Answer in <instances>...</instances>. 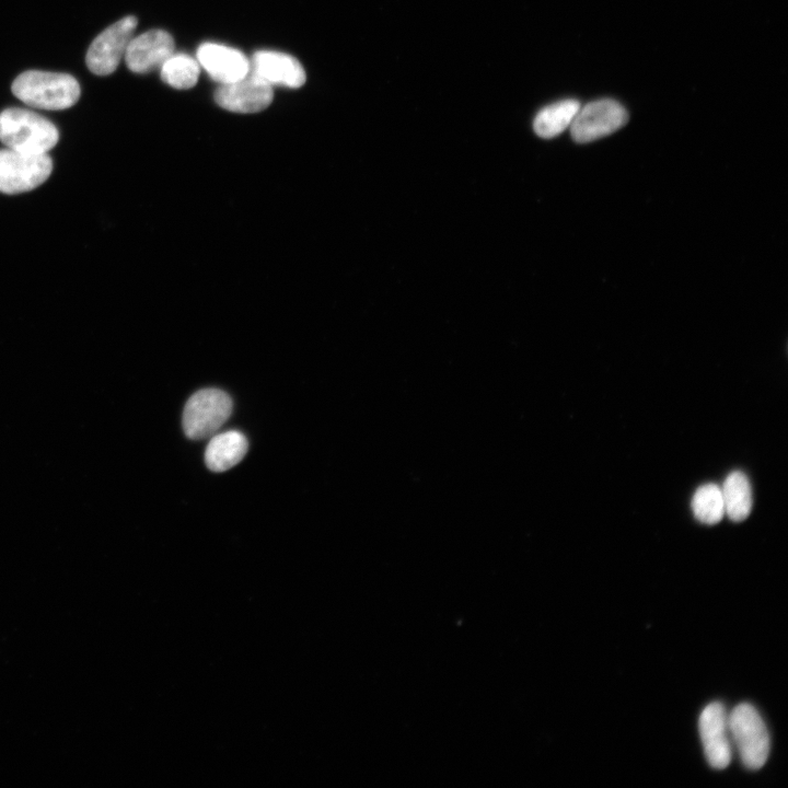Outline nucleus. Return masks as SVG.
Masks as SVG:
<instances>
[{"label":"nucleus","instance_id":"5","mask_svg":"<svg viewBox=\"0 0 788 788\" xmlns=\"http://www.w3.org/2000/svg\"><path fill=\"white\" fill-rule=\"evenodd\" d=\"M53 172L47 153H26L0 149V193L15 195L44 184Z\"/></svg>","mask_w":788,"mask_h":788},{"label":"nucleus","instance_id":"12","mask_svg":"<svg viewBox=\"0 0 788 788\" xmlns=\"http://www.w3.org/2000/svg\"><path fill=\"white\" fill-rule=\"evenodd\" d=\"M251 70L268 83L287 88H300L305 82L302 65L294 57L271 50H259L254 54Z\"/></svg>","mask_w":788,"mask_h":788},{"label":"nucleus","instance_id":"13","mask_svg":"<svg viewBox=\"0 0 788 788\" xmlns=\"http://www.w3.org/2000/svg\"><path fill=\"white\" fill-rule=\"evenodd\" d=\"M247 448L246 437L237 430L216 433L205 451L206 465L212 472L227 471L245 456Z\"/></svg>","mask_w":788,"mask_h":788},{"label":"nucleus","instance_id":"8","mask_svg":"<svg viewBox=\"0 0 788 788\" xmlns=\"http://www.w3.org/2000/svg\"><path fill=\"white\" fill-rule=\"evenodd\" d=\"M273 97L271 84L253 70L234 82L221 84L215 92V101L220 107L243 114L265 109Z\"/></svg>","mask_w":788,"mask_h":788},{"label":"nucleus","instance_id":"17","mask_svg":"<svg viewBox=\"0 0 788 788\" xmlns=\"http://www.w3.org/2000/svg\"><path fill=\"white\" fill-rule=\"evenodd\" d=\"M692 510L702 523H718L725 517L721 488L711 483L698 487L692 498Z\"/></svg>","mask_w":788,"mask_h":788},{"label":"nucleus","instance_id":"9","mask_svg":"<svg viewBox=\"0 0 788 788\" xmlns=\"http://www.w3.org/2000/svg\"><path fill=\"white\" fill-rule=\"evenodd\" d=\"M728 714L719 702L707 705L698 720V730L708 764L716 769L726 768L732 757Z\"/></svg>","mask_w":788,"mask_h":788},{"label":"nucleus","instance_id":"16","mask_svg":"<svg viewBox=\"0 0 788 788\" xmlns=\"http://www.w3.org/2000/svg\"><path fill=\"white\" fill-rule=\"evenodd\" d=\"M160 68L161 79L172 88L182 90L193 88L200 72L198 61L186 54H172Z\"/></svg>","mask_w":788,"mask_h":788},{"label":"nucleus","instance_id":"11","mask_svg":"<svg viewBox=\"0 0 788 788\" xmlns=\"http://www.w3.org/2000/svg\"><path fill=\"white\" fill-rule=\"evenodd\" d=\"M197 61L220 84L234 82L251 70V61L240 50L216 43L201 44Z\"/></svg>","mask_w":788,"mask_h":788},{"label":"nucleus","instance_id":"4","mask_svg":"<svg viewBox=\"0 0 788 788\" xmlns=\"http://www.w3.org/2000/svg\"><path fill=\"white\" fill-rule=\"evenodd\" d=\"M233 402L228 393L219 389H202L187 401L183 412V430L187 438L204 440L211 438L228 420Z\"/></svg>","mask_w":788,"mask_h":788},{"label":"nucleus","instance_id":"2","mask_svg":"<svg viewBox=\"0 0 788 788\" xmlns=\"http://www.w3.org/2000/svg\"><path fill=\"white\" fill-rule=\"evenodd\" d=\"M58 140L56 126L35 112L11 107L0 113V141L9 149L47 153Z\"/></svg>","mask_w":788,"mask_h":788},{"label":"nucleus","instance_id":"3","mask_svg":"<svg viewBox=\"0 0 788 788\" xmlns=\"http://www.w3.org/2000/svg\"><path fill=\"white\" fill-rule=\"evenodd\" d=\"M731 743L734 744L741 762L756 770L766 763L770 740L764 720L752 705L743 703L728 714Z\"/></svg>","mask_w":788,"mask_h":788},{"label":"nucleus","instance_id":"7","mask_svg":"<svg viewBox=\"0 0 788 788\" xmlns=\"http://www.w3.org/2000/svg\"><path fill=\"white\" fill-rule=\"evenodd\" d=\"M627 120V112L618 102L596 100L579 107L570 125L571 137L578 143H587L613 134Z\"/></svg>","mask_w":788,"mask_h":788},{"label":"nucleus","instance_id":"1","mask_svg":"<svg viewBox=\"0 0 788 788\" xmlns=\"http://www.w3.org/2000/svg\"><path fill=\"white\" fill-rule=\"evenodd\" d=\"M11 90L26 105L48 111L69 108L80 97L76 78L61 72L25 71L15 78Z\"/></svg>","mask_w":788,"mask_h":788},{"label":"nucleus","instance_id":"6","mask_svg":"<svg viewBox=\"0 0 788 788\" xmlns=\"http://www.w3.org/2000/svg\"><path fill=\"white\" fill-rule=\"evenodd\" d=\"M137 23L135 16H125L93 39L85 56L86 66L92 73L107 76L117 69L134 37Z\"/></svg>","mask_w":788,"mask_h":788},{"label":"nucleus","instance_id":"10","mask_svg":"<svg viewBox=\"0 0 788 788\" xmlns=\"http://www.w3.org/2000/svg\"><path fill=\"white\" fill-rule=\"evenodd\" d=\"M174 39L163 30H150L134 36L125 53V61L129 70L147 73L161 67L174 54Z\"/></svg>","mask_w":788,"mask_h":788},{"label":"nucleus","instance_id":"15","mask_svg":"<svg viewBox=\"0 0 788 788\" xmlns=\"http://www.w3.org/2000/svg\"><path fill=\"white\" fill-rule=\"evenodd\" d=\"M580 103L573 99L555 102L542 108L534 118L533 128L537 136L549 139L558 136L567 129L578 109Z\"/></svg>","mask_w":788,"mask_h":788},{"label":"nucleus","instance_id":"14","mask_svg":"<svg viewBox=\"0 0 788 788\" xmlns=\"http://www.w3.org/2000/svg\"><path fill=\"white\" fill-rule=\"evenodd\" d=\"M721 488L725 514L740 522L749 517L753 506L752 488L746 475L740 471L730 473Z\"/></svg>","mask_w":788,"mask_h":788}]
</instances>
